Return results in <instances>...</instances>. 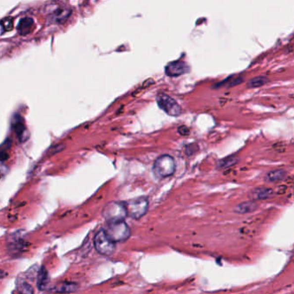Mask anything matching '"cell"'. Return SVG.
<instances>
[{"instance_id": "5b68a950", "label": "cell", "mask_w": 294, "mask_h": 294, "mask_svg": "<svg viewBox=\"0 0 294 294\" xmlns=\"http://www.w3.org/2000/svg\"><path fill=\"white\" fill-rule=\"evenodd\" d=\"M128 215L132 218L139 219L144 216L148 209V201L144 197H136L125 203Z\"/></svg>"}, {"instance_id": "3957f363", "label": "cell", "mask_w": 294, "mask_h": 294, "mask_svg": "<svg viewBox=\"0 0 294 294\" xmlns=\"http://www.w3.org/2000/svg\"><path fill=\"white\" fill-rule=\"evenodd\" d=\"M104 231L114 243H121L128 240L131 235V229L126 223H124V221L110 223Z\"/></svg>"}, {"instance_id": "277c9868", "label": "cell", "mask_w": 294, "mask_h": 294, "mask_svg": "<svg viewBox=\"0 0 294 294\" xmlns=\"http://www.w3.org/2000/svg\"><path fill=\"white\" fill-rule=\"evenodd\" d=\"M94 246L99 254L106 256L113 254L116 248L115 243L108 237L104 230H100L95 235Z\"/></svg>"}, {"instance_id": "8fae6325", "label": "cell", "mask_w": 294, "mask_h": 294, "mask_svg": "<svg viewBox=\"0 0 294 294\" xmlns=\"http://www.w3.org/2000/svg\"><path fill=\"white\" fill-rule=\"evenodd\" d=\"M257 208V204H255L253 201H247L244 202L237 205L234 208V211L238 214H247L253 212L255 211Z\"/></svg>"}, {"instance_id": "7a4b0ae2", "label": "cell", "mask_w": 294, "mask_h": 294, "mask_svg": "<svg viewBox=\"0 0 294 294\" xmlns=\"http://www.w3.org/2000/svg\"><path fill=\"white\" fill-rule=\"evenodd\" d=\"M127 216V208L120 202H110L103 209V217L109 224L122 222Z\"/></svg>"}, {"instance_id": "52a82bcc", "label": "cell", "mask_w": 294, "mask_h": 294, "mask_svg": "<svg viewBox=\"0 0 294 294\" xmlns=\"http://www.w3.org/2000/svg\"><path fill=\"white\" fill-rule=\"evenodd\" d=\"M189 72V67L186 62L181 60L172 61L165 67V73L169 77H178Z\"/></svg>"}, {"instance_id": "ba28073f", "label": "cell", "mask_w": 294, "mask_h": 294, "mask_svg": "<svg viewBox=\"0 0 294 294\" xmlns=\"http://www.w3.org/2000/svg\"><path fill=\"white\" fill-rule=\"evenodd\" d=\"M72 12L70 7L60 6L49 16V21L53 24H61L67 20Z\"/></svg>"}, {"instance_id": "30bf717a", "label": "cell", "mask_w": 294, "mask_h": 294, "mask_svg": "<svg viewBox=\"0 0 294 294\" xmlns=\"http://www.w3.org/2000/svg\"><path fill=\"white\" fill-rule=\"evenodd\" d=\"M273 194H274L273 189L267 187H259L251 193V197L255 200H261V199L269 198L273 196Z\"/></svg>"}, {"instance_id": "7c38bea8", "label": "cell", "mask_w": 294, "mask_h": 294, "mask_svg": "<svg viewBox=\"0 0 294 294\" xmlns=\"http://www.w3.org/2000/svg\"><path fill=\"white\" fill-rule=\"evenodd\" d=\"M78 290V285L73 282H64L53 288V291L56 294H72Z\"/></svg>"}, {"instance_id": "ffe728a7", "label": "cell", "mask_w": 294, "mask_h": 294, "mask_svg": "<svg viewBox=\"0 0 294 294\" xmlns=\"http://www.w3.org/2000/svg\"><path fill=\"white\" fill-rule=\"evenodd\" d=\"M178 131L182 136H187V135H189V133H190V131L187 126H181L178 129Z\"/></svg>"}, {"instance_id": "e0dca14e", "label": "cell", "mask_w": 294, "mask_h": 294, "mask_svg": "<svg viewBox=\"0 0 294 294\" xmlns=\"http://www.w3.org/2000/svg\"><path fill=\"white\" fill-rule=\"evenodd\" d=\"M238 161V158L232 155V156H229V157L224 158V159L219 160L217 162V167H220V168H226V167L233 166Z\"/></svg>"}, {"instance_id": "4fadbf2b", "label": "cell", "mask_w": 294, "mask_h": 294, "mask_svg": "<svg viewBox=\"0 0 294 294\" xmlns=\"http://www.w3.org/2000/svg\"><path fill=\"white\" fill-rule=\"evenodd\" d=\"M12 127H13L15 133L17 134V137L22 138L25 132V126H24V121L20 116H16L13 118V123H12Z\"/></svg>"}, {"instance_id": "2e32d148", "label": "cell", "mask_w": 294, "mask_h": 294, "mask_svg": "<svg viewBox=\"0 0 294 294\" xmlns=\"http://www.w3.org/2000/svg\"><path fill=\"white\" fill-rule=\"evenodd\" d=\"M49 281L48 277V272L44 267L41 268V271L38 274V280H37V287L40 290H44Z\"/></svg>"}, {"instance_id": "5bb4252c", "label": "cell", "mask_w": 294, "mask_h": 294, "mask_svg": "<svg viewBox=\"0 0 294 294\" xmlns=\"http://www.w3.org/2000/svg\"><path fill=\"white\" fill-rule=\"evenodd\" d=\"M287 176V172L283 169H276V170L270 171L266 176L267 181L270 182H277L284 180Z\"/></svg>"}, {"instance_id": "9c48e42d", "label": "cell", "mask_w": 294, "mask_h": 294, "mask_svg": "<svg viewBox=\"0 0 294 294\" xmlns=\"http://www.w3.org/2000/svg\"><path fill=\"white\" fill-rule=\"evenodd\" d=\"M34 21L31 17H23L17 25V32L21 36H26L33 30Z\"/></svg>"}, {"instance_id": "d6986e66", "label": "cell", "mask_w": 294, "mask_h": 294, "mask_svg": "<svg viewBox=\"0 0 294 294\" xmlns=\"http://www.w3.org/2000/svg\"><path fill=\"white\" fill-rule=\"evenodd\" d=\"M18 294H34V290L32 287L28 283H22L18 288Z\"/></svg>"}, {"instance_id": "8992f818", "label": "cell", "mask_w": 294, "mask_h": 294, "mask_svg": "<svg viewBox=\"0 0 294 294\" xmlns=\"http://www.w3.org/2000/svg\"><path fill=\"white\" fill-rule=\"evenodd\" d=\"M158 106L171 117H178L181 114V107L175 99L167 94H158L156 97Z\"/></svg>"}, {"instance_id": "ac0fdd59", "label": "cell", "mask_w": 294, "mask_h": 294, "mask_svg": "<svg viewBox=\"0 0 294 294\" xmlns=\"http://www.w3.org/2000/svg\"><path fill=\"white\" fill-rule=\"evenodd\" d=\"M1 27H2V34L4 31H10L13 29V19L12 17H6L1 20Z\"/></svg>"}, {"instance_id": "9a60e30c", "label": "cell", "mask_w": 294, "mask_h": 294, "mask_svg": "<svg viewBox=\"0 0 294 294\" xmlns=\"http://www.w3.org/2000/svg\"><path fill=\"white\" fill-rule=\"evenodd\" d=\"M269 80L265 76H258V77L252 78L247 82V88L254 89L258 87H262L268 82Z\"/></svg>"}, {"instance_id": "6da1fadb", "label": "cell", "mask_w": 294, "mask_h": 294, "mask_svg": "<svg viewBox=\"0 0 294 294\" xmlns=\"http://www.w3.org/2000/svg\"><path fill=\"white\" fill-rule=\"evenodd\" d=\"M175 160L169 154H162L154 160L153 172L157 178L169 177L175 171Z\"/></svg>"}]
</instances>
